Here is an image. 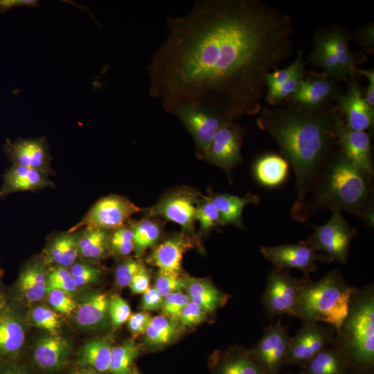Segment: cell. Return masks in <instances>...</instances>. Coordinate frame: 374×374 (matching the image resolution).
Here are the masks:
<instances>
[{
	"mask_svg": "<svg viewBox=\"0 0 374 374\" xmlns=\"http://www.w3.org/2000/svg\"><path fill=\"white\" fill-rule=\"evenodd\" d=\"M70 345L61 336L50 334L39 337L33 350V359L41 369L53 372L66 364L70 355Z\"/></svg>",
	"mask_w": 374,
	"mask_h": 374,
	"instance_id": "obj_21",
	"label": "cell"
},
{
	"mask_svg": "<svg viewBox=\"0 0 374 374\" xmlns=\"http://www.w3.org/2000/svg\"><path fill=\"white\" fill-rule=\"evenodd\" d=\"M190 299L182 291L170 294L163 297L161 305L163 315L168 319L177 322L184 308L189 303Z\"/></svg>",
	"mask_w": 374,
	"mask_h": 374,
	"instance_id": "obj_45",
	"label": "cell"
},
{
	"mask_svg": "<svg viewBox=\"0 0 374 374\" xmlns=\"http://www.w3.org/2000/svg\"><path fill=\"white\" fill-rule=\"evenodd\" d=\"M356 75H364L368 79V87L364 98L368 105L374 109V70L357 69Z\"/></svg>",
	"mask_w": 374,
	"mask_h": 374,
	"instance_id": "obj_55",
	"label": "cell"
},
{
	"mask_svg": "<svg viewBox=\"0 0 374 374\" xmlns=\"http://www.w3.org/2000/svg\"><path fill=\"white\" fill-rule=\"evenodd\" d=\"M150 275L144 265L134 275L129 287L134 294H143L150 288Z\"/></svg>",
	"mask_w": 374,
	"mask_h": 374,
	"instance_id": "obj_53",
	"label": "cell"
},
{
	"mask_svg": "<svg viewBox=\"0 0 374 374\" xmlns=\"http://www.w3.org/2000/svg\"><path fill=\"white\" fill-rule=\"evenodd\" d=\"M374 26L373 23L360 27L355 33V39L359 46L368 53L374 51Z\"/></svg>",
	"mask_w": 374,
	"mask_h": 374,
	"instance_id": "obj_52",
	"label": "cell"
},
{
	"mask_svg": "<svg viewBox=\"0 0 374 374\" xmlns=\"http://www.w3.org/2000/svg\"><path fill=\"white\" fill-rule=\"evenodd\" d=\"M315 38L323 43L341 63L348 78L356 75L357 64L364 61L365 55H358L350 48L352 35L341 26L332 25L319 30Z\"/></svg>",
	"mask_w": 374,
	"mask_h": 374,
	"instance_id": "obj_20",
	"label": "cell"
},
{
	"mask_svg": "<svg viewBox=\"0 0 374 374\" xmlns=\"http://www.w3.org/2000/svg\"><path fill=\"white\" fill-rule=\"evenodd\" d=\"M185 289L190 301L207 314L214 312L227 299L226 294L204 279L186 277Z\"/></svg>",
	"mask_w": 374,
	"mask_h": 374,
	"instance_id": "obj_29",
	"label": "cell"
},
{
	"mask_svg": "<svg viewBox=\"0 0 374 374\" xmlns=\"http://www.w3.org/2000/svg\"><path fill=\"white\" fill-rule=\"evenodd\" d=\"M310 60L314 66L321 68L323 73L336 82H346L348 79L337 58L323 43L315 37Z\"/></svg>",
	"mask_w": 374,
	"mask_h": 374,
	"instance_id": "obj_34",
	"label": "cell"
},
{
	"mask_svg": "<svg viewBox=\"0 0 374 374\" xmlns=\"http://www.w3.org/2000/svg\"><path fill=\"white\" fill-rule=\"evenodd\" d=\"M177 322L163 315L152 318L145 333V341L150 346H162L169 343L177 331Z\"/></svg>",
	"mask_w": 374,
	"mask_h": 374,
	"instance_id": "obj_36",
	"label": "cell"
},
{
	"mask_svg": "<svg viewBox=\"0 0 374 374\" xmlns=\"http://www.w3.org/2000/svg\"><path fill=\"white\" fill-rule=\"evenodd\" d=\"M72 374H98V373L90 368H83L75 371Z\"/></svg>",
	"mask_w": 374,
	"mask_h": 374,
	"instance_id": "obj_58",
	"label": "cell"
},
{
	"mask_svg": "<svg viewBox=\"0 0 374 374\" xmlns=\"http://www.w3.org/2000/svg\"><path fill=\"white\" fill-rule=\"evenodd\" d=\"M305 77V70L299 72L276 90L267 92L265 100L273 107L285 101L296 91Z\"/></svg>",
	"mask_w": 374,
	"mask_h": 374,
	"instance_id": "obj_42",
	"label": "cell"
},
{
	"mask_svg": "<svg viewBox=\"0 0 374 374\" xmlns=\"http://www.w3.org/2000/svg\"><path fill=\"white\" fill-rule=\"evenodd\" d=\"M342 118L335 105L319 109L290 103L261 108L258 127L274 139L295 172L298 196L291 213L311 194L335 154L337 127Z\"/></svg>",
	"mask_w": 374,
	"mask_h": 374,
	"instance_id": "obj_2",
	"label": "cell"
},
{
	"mask_svg": "<svg viewBox=\"0 0 374 374\" xmlns=\"http://www.w3.org/2000/svg\"><path fill=\"white\" fill-rule=\"evenodd\" d=\"M263 256L280 270L296 269L311 280L310 274L315 272L317 261L326 262L321 253H317L305 241L297 244L278 246H263L260 248Z\"/></svg>",
	"mask_w": 374,
	"mask_h": 374,
	"instance_id": "obj_14",
	"label": "cell"
},
{
	"mask_svg": "<svg viewBox=\"0 0 374 374\" xmlns=\"http://www.w3.org/2000/svg\"><path fill=\"white\" fill-rule=\"evenodd\" d=\"M216 374H268L249 352L230 353L219 364Z\"/></svg>",
	"mask_w": 374,
	"mask_h": 374,
	"instance_id": "obj_35",
	"label": "cell"
},
{
	"mask_svg": "<svg viewBox=\"0 0 374 374\" xmlns=\"http://www.w3.org/2000/svg\"><path fill=\"white\" fill-rule=\"evenodd\" d=\"M194 244L193 235L175 233L154 247L148 261L160 271L181 274L183 256Z\"/></svg>",
	"mask_w": 374,
	"mask_h": 374,
	"instance_id": "obj_18",
	"label": "cell"
},
{
	"mask_svg": "<svg viewBox=\"0 0 374 374\" xmlns=\"http://www.w3.org/2000/svg\"><path fill=\"white\" fill-rule=\"evenodd\" d=\"M196 220L202 233H208L213 229L221 226L218 212L208 195H202L197 204Z\"/></svg>",
	"mask_w": 374,
	"mask_h": 374,
	"instance_id": "obj_38",
	"label": "cell"
},
{
	"mask_svg": "<svg viewBox=\"0 0 374 374\" xmlns=\"http://www.w3.org/2000/svg\"><path fill=\"white\" fill-rule=\"evenodd\" d=\"M335 344L345 355L350 369L357 374L371 373L374 367L373 286L353 290L348 314Z\"/></svg>",
	"mask_w": 374,
	"mask_h": 374,
	"instance_id": "obj_4",
	"label": "cell"
},
{
	"mask_svg": "<svg viewBox=\"0 0 374 374\" xmlns=\"http://www.w3.org/2000/svg\"><path fill=\"white\" fill-rule=\"evenodd\" d=\"M206 315L201 308L190 301L182 310L178 323L181 328L193 327L201 323Z\"/></svg>",
	"mask_w": 374,
	"mask_h": 374,
	"instance_id": "obj_50",
	"label": "cell"
},
{
	"mask_svg": "<svg viewBox=\"0 0 374 374\" xmlns=\"http://www.w3.org/2000/svg\"><path fill=\"white\" fill-rule=\"evenodd\" d=\"M134 251V233L132 222L113 230L109 237V251L125 256Z\"/></svg>",
	"mask_w": 374,
	"mask_h": 374,
	"instance_id": "obj_39",
	"label": "cell"
},
{
	"mask_svg": "<svg viewBox=\"0 0 374 374\" xmlns=\"http://www.w3.org/2000/svg\"><path fill=\"white\" fill-rule=\"evenodd\" d=\"M17 287L22 298L28 303L42 300L46 294L47 273L45 263L34 260L21 272Z\"/></svg>",
	"mask_w": 374,
	"mask_h": 374,
	"instance_id": "obj_27",
	"label": "cell"
},
{
	"mask_svg": "<svg viewBox=\"0 0 374 374\" xmlns=\"http://www.w3.org/2000/svg\"><path fill=\"white\" fill-rule=\"evenodd\" d=\"M346 91L340 93L335 106L348 128L355 131L372 130L374 124V109L365 100L363 91L355 77L346 82Z\"/></svg>",
	"mask_w": 374,
	"mask_h": 374,
	"instance_id": "obj_16",
	"label": "cell"
},
{
	"mask_svg": "<svg viewBox=\"0 0 374 374\" xmlns=\"http://www.w3.org/2000/svg\"><path fill=\"white\" fill-rule=\"evenodd\" d=\"M335 330L333 327L319 323H303L302 327L291 337L285 365L303 368L317 354L334 342Z\"/></svg>",
	"mask_w": 374,
	"mask_h": 374,
	"instance_id": "obj_13",
	"label": "cell"
},
{
	"mask_svg": "<svg viewBox=\"0 0 374 374\" xmlns=\"http://www.w3.org/2000/svg\"><path fill=\"white\" fill-rule=\"evenodd\" d=\"M305 65L303 53L300 51L298 52L295 60L290 65L283 69L276 70L267 75L266 93L276 90L296 73L304 71Z\"/></svg>",
	"mask_w": 374,
	"mask_h": 374,
	"instance_id": "obj_40",
	"label": "cell"
},
{
	"mask_svg": "<svg viewBox=\"0 0 374 374\" xmlns=\"http://www.w3.org/2000/svg\"><path fill=\"white\" fill-rule=\"evenodd\" d=\"M39 1L37 0H0V13H4L15 7L26 6L37 8Z\"/></svg>",
	"mask_w": 374,
	"mask_h": 374,
	"instance_id": "obj_56",
	"label": "cell"
},
{
	"mask_svg": "<svg viewBox=\"0 0 374 374\" xmlns=\"http://www.w3.org/2000/svg\"><path fill=\"white\" fill-rule=\"evenodd\" d=\"M337 83L323 72H311L285 102L308 109L329 107L333 105L332 103L335 102L341 93Z\"/></svg>",
	"mask_w": 374,
	"mask_h": 374,
	"instance_id": "obj_15",
	"label": "cell"
},
{
	"mask_svg": "<svg viewBox=\"0 0 374 374\" xmlns=\"http://www.w3.org/2000/svg\"><path fill=\"white\" fill-rule=\"evenodd\" d=\"M131 374H139L137 371H134L131 373Z\"/></svg>",
	"mask_w": 374,
	"mask_h": 374,
	"instance_id": "obj_59",
	"label": "cell"
},
{
	"mask_svg": "<svg viewBox=\"0 0 374 374\" xmlns=\"http://www.w3.org/2000/svg\"><path fill=\"white\" fill-rule=\"evenodd\" d=\"M111 231L84 228L78 235V256L91 261L98 260L109 252Z\"/></svg>",
	"mask_w": 374,
	"mask_h": 374,
	"instance_id": "obj_30",
	"label": "cell"
},
{
	"mask_svg": "<svg viewBox=\"0 0 374 374\" xmlns=\"http://www.w3.org/2000/svg\"><path fill=\"white\" fill-rule=\"evenodd\" d=\"M31 320L36 327L51 332H57L61 326L60 319L57 313L44 305H39L33 309Z\"/></svg>",
	"mask_w": 374,
	"mask_h": 374,
	"instance_id": "obj_44",
	"label": "cell"
},
{
	"mask_svg": "<svg viewBox=\"0 0 374 374\" xmlns=\"http://www.w3.org/2000/svg\"><path fill=\"white\" fill-rule=\"evenodd\" d=\"M53 186V183L48 179V175L37 170L13 164L4 176L0 195H5L19 191H35Z\"/></svg>",
	"mask_w": 374,
	"mask_h": 374,
	"instance_id": "obj_24",
	"label": "cell"
},
{
	"mask_svg": "<svg viewBox=\"0 0 374 374\" xmlns=\"http://www.w3.org/2000/svg\"><path fill=\"white\" fill-rule=\"evenodd\" d=\"M112 348L105 339L88 341L82 348L79 355V364L96 372L109 371Z\"/></svg>",
	"mask_w": 374,
	"mask_h": 374,
	"instance_id": "obj_33",
	"label": "cell"
},
{
	"mask_svg": "<svg viewBox=\"0 0 374 374\" xmlns=\"http://www.w3.org/2000/svg\"><path fill=\"white\" fill-rule=\"evenodd\" d=\"M77 288L68 268L57 266L47 274L46 293L52 290H59L71 294Z\"/></svg>",
	"mask_w": 374,
	"mask_h": 374,
	"instance_id": "obj_41",
	"label": "cell"
},
{
	"mask_svg": "<svg viewBox=\"0 0 374 374\" xmlns=\"http://www.w3.org/2000/svg\"><path fill=\"white\" fill-rule=\"evenodd\" d=\"M0 312V362L16 359L24 346L25 330L19 318L8 308Z\"/></svg>",
	"mask_w": 374,
	"mask_h": 374,
	"instance_id": "obj_22",
	"label": "cell"
},
{
	"mask_svg": "<svg viewBox=\"0 0 374 374\" xmlns=\"http://www.w3.org/2000/svg\"><path fill=\"white\" fill-rule=\"evenodd\" d=\"M163 297L153 287H150L142 298L141 308L144 311H154L161 308Z\"/></svg>",
	"mask_w": 374,
	"mask_h": 374,
	"instance_id": "obj_54",
	"label": "cell"
},
{
	"mask_svg": "<svg viewBox=\"0 0 374 374\" xmlns=\"http://www.w3.org/2000/svg\"><path fill=\"white\" fill-rule=\"evenodd\" d=\"M185 286L186 277H182L181 274L159 270L154 287L165 297L170 294L181 291L185 289Z\"/></svg>",
	"mask_w": 374,
	"mask_h": 374,
	"instance_id": "obj_43",
	"label": "cell"
},
{
	"mask_svg": "<svg viewBox=\"0 0 374 374\" xmlns=\"http://www.w3.org/2000/svg\"><path fill=\"white\" fill-rule=\"evenodd\" d=\"M3 366L0 367V374H27L20 368L5 362Z\"/></svg>",
	"mask_w": 374,
	"mask_h": 374,
	"instance_id": "obj_57",
	"label": "cell"
},
{
	"mask_svg": "<svg viewBox=\"0 0 374 374\" xmlns=\"http://www.w3.org/2000/svg\"><path fill=\"white\" fill-rule=\"evenodd\" d=\"M48 301L55 311L66 315L74 312L77 303L71 296V294L59 290H52L48 292Z\"/></svg>",
	"mask_w": 374,
	"mask_h": 374,
	"instance_id": "obj_48",
	"label": "cell"
},
{
	"mask_svg": "<svg viewBox=\"0 0 374 374\" xmlns=\"http://www.w3.org/2000/svg\"><path fill=\"white\" fill-rule=\"evenodd\" d=\"M137 260L128 259L120 263L115 270V282L120 287L129 286L134 275L143 266Z\"/></svg>",
	"mask_w": 374,
	"mask_h": 374,
	"instance_id": "obj_49",
	"label": "cell"
},
{
	"mask_svg": "<svg viewBox=\"0 0 374 374\" xmlns=\"http://www.w3.org/2000/svg\"><path fill=\"white\" fill-rule=\"evenodd\" d=\"M109 296L107 293L93 294L77 304L75 312L76 325L85 330H97L104 328L109 319Z\"/></svg>",
	"mask_w": 374,
	"mask_h": 374,
	"instance_id": "obj_23",
	"label": "cell"
},
{
	"mask_svg": "<svg viewBox=\"0 0 374 374\" xmlns=\"http://www.w3.org/2000/svg\"><path fill=\"white\" fill-rule=\"evenodd\" d=\"M329 221L321 226H313L314 232L305 241L314 251H320L326 262L334 260L346 263L348 258L350 244L356 230L346 221L341 211H332Z\"/></svg>",
	"mask_w": 374,
	"mask_h": 374,
	"instance_id": "obj_6",
	"label": "cell"
},
{
	"mask_svg": "<svg viewBox=\"0 0 374 374\" xmlns=\"http://www.w3.org/2000/svg\"><path fill=\"white\" fill-rule=\"evenodd\" d=\"M172 114L180 120L192 136L196 146V155L199 159H202L217 131L232 121L213 111L190 105L180 106Z\"/></svg>",
	"mask_w": 374,
	"mask_h": 374,
	"instance_id": "obj_10",
	"label": "cell"
},
{
	"mask_svg": "<svg viewBox=\"0 0 374 374\" xmlns=\"http://www.w3.org/2000/svg\"><path fill=\"white\" fill-rule=\"evenodd\" d=\"M161 218L146 216L137 222H132L134 233V251L137 257L141 256L149 248L154 247L163 231Z\"/></svg>",
	"mask_w": 374,
	"mask_h": 374,
	"instance_id": "obj_31",
	"label": "cell"
},
{
	"mask_svg": "<svg viewBox=\"0 0 374 374\" xmlns=\"http://www.w3.org/2000/svg\"><path fill=\"white\" fill-rule=\"evenodd\" d=\"M144 211L124 197L109 195L96 202L82 220L68 232L73 233L80 228L113 231L126 224L134 213Z\"/></svg>",
	"mask_w": 374,
	"mask_h": 374,
	"instance_id": "obj_9",
	"label": "cell"
},
{
	"mask_svg": "<svg viewBox=\"0 0 374 374\" xmlns=\"http://www.w3.org/2000/svg\"><path fill=\"white\" fill-rule=\"evenodd\" d=\"M4 149L14 165L37 170L48 175L52 173L49 149L44 137L8 141Z\"/></svg>",
	"mask_w": 374,
	"mask_h": 374,
	"instance_id": "obj_19",
	"label": "cell"
},
{
	"mask_svg": "<svg viewBox=\"0 0 374 374\" xmlns=\"http://www.w3.org/2000/svg\"><path fill=\"white\" fill-rule=\"evenodd\" d=\"M247 129L233 121L221 127L208 145L202 159L223 169L231 181V171L242 161L241 147Z\"/></svg>",
	"mask_w": 374,
	"mask_h": 374,
	"instance_id": "obj_11",
	"label": "cell"
},
{
	"mask_svg": "<svg viewBox=\"0 0 374 374\" xmlns=\"http://www.w3.org/2000/svg\"><path fill=\"white\" fill-rule=\"evenodd\" d=\"M166 26L146 69L150 96L170 114L182 105L232 121L258 114L267 75L292 53L290 17L260 0H197Z\"/></svg>",
	"mask_w": 374,
	"mask_h": 374,
	"instance_id": "obj_1",
	"label": "cell"
},
{
	"mask_svg": "<svg viewBox=\"0 0 374 374\" xmlns=\"http://www.w3.org/2000/svg\"><path fill=\"white\" fill-rule=\"evenodd\" d=\"M337 136L339 154L371 180L373 166L370 134L348 128L342 118L337 125Z\"/></svg>",
	"mask_w": 374,
	"mask_h": 374,
	"instance_id": "obj_17",
	"label": "cell"
},
{
	"mask_svg": "<svg viewBox=\"0 0 374 374\" xmlns=\"http://www.w3.org/2000/svg\"><path fill=\"white\" fill-rule=\"evenodd\" d=\"M109 319L114 328H118L127 322L131 316V309L127 302L118 294L109 296Z\"/></svg>",
	"mask_w": 374,
	"mask_h": 374,
	"instance_id": "obj_47",
	"label": "cell"
},
{
	"mask_svg": "<svg viewBox=\"0 0 374 374\" xmlns=\"http://www.w3.org/2000/svg\"><path fill=\"white\" fill-rule=\"evenodd\" d=\"M355 288L345 281L339 269L317 281H308L299 293L295 317L303 323H325L338 332L348 314Z\"/></svg>",
	"mask_w": 374,
	"mask_h": 374,
	"instance_id": "obj_5",
	"label": "cell"
},
{
	"mask_svg": "<svg viewBox=\"0 0 374 374\" xmlns=\"http://www.w3.org/2000/svg\"><path fill=\"white\" fill-rule=\"evenodd\" d=\"M287 329L280 317L275 324L265 328L260 341L249 352L268 374H278L286 364L292 337Z\"/></svg>",
	"mask_w": 374,
	"mask_h": 374,
	"instance_id": "obj_12",
	"label": "cell"
},
{
	"mask_svg": "<svg viewBox=\"0 0 374 374\" xmlns=\"http://www.w3.org/2000/svg\"><path fill=\"white\" fill-rule=\"evenodd\" d=\"M78 257V235L67 232L53 239L47 249L46 262L69 269Z\"/></svg>",
	"mask_w": 374,
	"mask_h": 374,
	"instance_id": "obj_32",
	"label": "cell"
},
{
	"mask_svg": "<svg viewBox=\"0 0 374 374\" xmlns=\"http://www.w3.org/2000/svg\"><path fill=\"white\" fill-rule=\"evenodd\" d=\"M69 271L78 287L97 282L102 275L100 268L84 262H75Z\"/></svg>",
	"mask_w": 374,
	"mask_h": 374,
	"instance_id": "obj_46",
	"label": "cell"
},
{
	"mask_svg": "<svg viewBox=\"0 0 374 374\" xmlns=\"http://www.w3.org/2000/svg\"><path fill=\"white\" fill-rule=\"evenodd\" d=\"M152 317L146 312H140L131 314L128 319V328L133 338L145 335Z\"/></svg>",
	"mask_w": 374,
	"mask_h": 374,
	"instance_id": "obj_51",
	"label": "cell"
},
{
	"mask_svg": "<svg viewBox=\"0 0 374 374\" xmlns=\"http://www.w3.org/2000/svg\"><path fill=\"white\" fill-rule=\"evenodd\" d=\"M300 374H349V364L335 344L317 354L303 367Z\"/></svg>",
	"mask_w": 374,
	"mask_h": 374,
	"instance_id": "obj_28",
	"label": "cell"
},
{
	"mask_svg": "<svg viewBox=\"0 0 374 374\" xmlns=\"http://www.w3.org/2000/svg\"><path fill=\"white\" fill-rule=\"evenodd\" d=\"M253 175L263 186L274 188L280 186L289 174V163L282 156L267 153L260 156L254 162Z\"/></svg>",
	"mask_w": 374,
	"mask_h": 374,
	"instance_id": "obj_26",
	"label": "cell"
},
{
	"mask_svg": "<svg viewBox=\"0 0 374 374\" xmlns=\"http://www.w3.org/2000/svg\"><path fill=\"white\" fill-rule=\"evenodd\" d=\"M370 181L338 152L328 163L311 194L291 215L294 220L305 222L324 210H344L373 226Z\"/></svg>",
	"mask_w": 374,
	"mask_h": 374,
	"instance_id": "obj_3",
	"label": "cell"
},
{
	"mask_svg": "<svg viewBox=\"0 0 374 374\" xmlns=\"http://www.w3.org/2000/svg\"><path fill=\"white\" fill-rule=\"evenodd\" d=\"M139 348L133 339L112 348L109 371L112 374H131V366L138 356Z\"/></svg>",
	"mask_w": 374,
	"mask_h": 374,
	"instance_id": "obj_37",
	"label": "cell"
},
{
	"mask_svg": "<svg viewBox=\"0 0 374 374\" xmlns=\"http://www.w3.org/2000/svg\"><path fill=\"white\" fill-rule=\"evenodd\" d=\"M202 194L190 187H179L163 194L145 215L158 217L179 225L182 231L193 235L196 222V206Z\"/></svg>",
	"mask_w": 374,
	"mask_h": 374,
	"instance_id": "obj_7",
	"label": "cell"
},
{
	"mask_svg": "<svg viewBox=\"0 0 374 374\" xmlns=\"http://www.w3.org/2000/svg\"><path fill=\"white\" fill-rule=\"evenodd\" d=\"M208 195L216 208L220 220V226L233 225L243 229L242 211L249 204H258L260 198L256 195L248 193L244 197H239L229 193H208Z\"/></svg>",
	"mask_w": 374,
	"mask_h": 374,
	"instance_id": "obj_25",
	"label": "cell"
},
{
	"mask_svg": "<svg viewBox=\"0 0 374 374\" xmlns=\"http://www.w3.org/2000/svg\"><path fill=\"white\" fill-rule=\"evenodd\" d=\"M308 281L293 277L289 271L271 269L262 298L267 316L271 319L285 314L295 317L299 293Z\"/></svg>",
	"mask_w": 374,
	"mask_h": 374,
	"instance_id": "obj_8",
	"label": "cell"
}]
</instances>
